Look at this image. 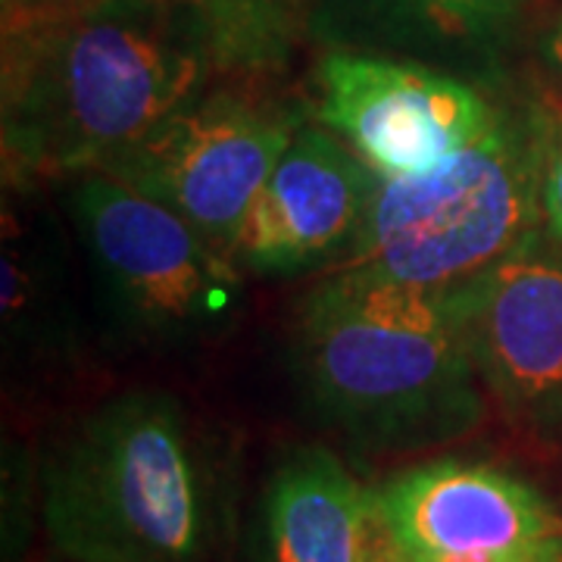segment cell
Wrapping results in <instances>:
<instances>
[{
    "label": "cell",
    "mask_w": 562,
    "mask_h": 562,
    "mask_svg": "<svg viewBox=\"0 0 562 562\" xmlns=\"http://www.w3.org/2000/svg\"><path fill=\"white\" fill-rule=\"evenodd\" d=\"M543 110L506 106L469 147L428 172L379 184L341 269L453 288L543 232Z\"/></svg>",
    "instance_id": "277c9868"
},
{
    "label": "cell",
    "mask_w": 562,
    "mask_h": 562,
    "mask_svg": "<svg viewBox=\"0 0 562 562\" xmlns=\"http://www.w3.org/2000/svg\"><path fill=\"white\" fill-rule=\"evenodd\" d=\"M360 562H413L409 553L403 550L397 538L387 531V525L382 522V516L372 506L369 516V528H366V543H362V560Z\"/></svg>",
    "instance_id": "2e32d148"
},
{
    "label": "cell",
    "mask_w": 562,
    "mask_h": 562,
    "mask_svg": "<svg viewBox=\"0 0 562 562\" xmlns=\"http://www.w3.org/2000/svg\"><path fill=\"white\" fill-rule=\"evenodd\" d=\"M3 201V347L13 366L63 360L76 341L66 266L44 216Z\"/></svg>",
    "instance_id": "4fadbf2b"
},
{
    "label": "cell",
    "mask_w": 562,
    "mask_h": 562,
    "mask_svg": "<svg viewBox=\"0 0 562 562\" xmlns=\"http://www.w3.org/2000/svg\"><path fill=\"white\" fill-rule=\"evenodd\" d=\"M69 216L106 310L140 341L191 344L232 325L241 266L160 201L106 172L72 179Z\"/></svg>",
    "instance_id": "5b68a950"
},
{
    "label": "cell",
    "mask_w": 562,
    "mask_h": 562,
    "mask_svg": "<svg viewBox=\"0 0 562 562\" xmlns=\"http://www.w3.org/2000/svg\"><path fill=\"white\" fill-rule=\"evenodd\" d=\"M379 184L335 132L303 125L250 206L232 260L266 279L347 260Z\"/></svg>",
    "instance_id": "30bf717a"
},
{
    "label": "cell",
    "mask_w": 562,
    "mask_h": 562,
    "mask_svg": "<svg viewBox=\"0 0 562 562\" xmlns=\"http://www.w3.org/2000/svg\"><path fill=\"white\" fill-rule=\"evenodd\" d=\"M450 291L487 394L525 428L562 435L560 244L538 232Z\"/></svg>",
    "instance_id": "ba28073f"
},
{
    "label": "cell",
    "mask_w": 562,
    "mask_h": 562,
    "mask_svg": "<svg viewBox=\"0 0 562 562\" xmlns=\"http://www.w3.org/2000/svg\"><path fill=\"white\" fill-rule=\"evenodd\" d=\"M519 16L522 0H313L306 32L472 79L497 69Z\"/></svg>",
    "instance_id": "8fae6325"
},
{
    "label": "cell",
    "mask_w": 562,
    "mask_h": 562,
    "mask_svg": "<svg viewBox=\"0 0 562 562\" xmlns=\"http://www.w3.org/2000/svg\"><path fill=\"white\" fill-rule=\"evenodd\" d=\"M41 519L72 562H201L210 506L181 403L128 391L81 416L41 469Z\"/></svg>",
    "instance_id": "3957f363"
},
{
    "label": "cell",
    "mask_w": 562,
    "mask_h": 562,
    "mask_svg": "<svg viewBox=\"0 0 562 562\" xmlns=\"http://www.w3.org/2000/svg\"><path fill=\"white\" fill-rule=\"evenodd\" d=\"M422 562H501V560H491V557H431V560H422Z\"/></svg>",
    "instance_id": "d6986e66"
},
{
    "label": "cell",
    "mask_w": 562,
    "mask_h": 562,
    "mask_svg": "<svg viewBox=\"0 0 562 562\" xmlns=\"http://www.w3.org/2000/svg\"><path fill=\"white\" fill-rule=\"evenodd\" d=\"M66 0H3V16H13V13H29V10H44V7H57Z\"/></svg>",
    "instance_id": "ac0fdd59"
},
{
    "label": "cell",
    "mask_w": 562,
    "mask_h": 562,
    "mask_svg": "<svg viewBox=\"0 0 562 562\" xmlns=\"http://www.w3.org/2000/svg\"><path fill=\"white\" fill-rule=\"evenodd\" d=\"M497 110L472 79L403 57L328 47L316 66V120L382 181L435 169Z\"/></svg>",
    "instance_id": "52a82bcc"
},
{
    "label": "cell",
    "mask_w": 562,
    "mask_h": 562,
    "mask_svg": "<svg viewBox=\"0 0 562 562\" xmlns=\"http://www.w3.org/2000/svg\"><path fill=\"white\" fill-rule=\"evenodd\" d=\"M372 506L409 560L560 562L562 519L538 487L487 462L431 460L372 487Z\"/></svg>",
    "instance_id": "9c48e42d"
},
{
    "label": "cell",
    "mask_w": 562,
    "mask_h": 562,
    "mask_svg": "<svg viewBox=\"0 0 562 562\" xmlns=\"http://www.w3.org/2000/svg\"><path fill=\"white\" fill-rule=\"evenodd\" d=\"M203 22L222 72H269L291 57L313 0H176Z\"/></svg>",
    "instance_id": "5bb4252c"
},
{
    "label": "cell",
    "mask_w": 562,
    "mask_h": 562,
    "mask_svg": "<svg viewBox=\"0 0 562 562\" xmlns=\"http://www.w3.org/2000/svg\"><path fill=\"white\" fill-rule=\"evenodd\" d=\"M222 72L176 0H66L3 16V184L103 172Z\"/></svg>",
    "instance_id": "6da1fadb"
},
{
    "label": "cell",
    "mask_w": 562,
    "mask_h": 562,
    "mask_svg": "<svg viewBox=\"0 0 562 562\" xmlns=\"http://www.w3.org/2000/svg\"><path fill=\"white\" fill-rule=\"evenodd\" d=\"M543 110V166L541 210L543 232L562 247V103L541 101Z\"/></svg>",
    "instance_id": "9a60e30c"
},
{
    "label": "cell",
    "mask_w": 562,
    "mask_h": 562,
    "mask_svg": "<svg viewBox=\"0 0 562 562\" xmlns=\"http://www.w3.org/2000/svg\"><path fill=\"white\" fill-rule=\"evenodd\" d=\"M303 128L297 110L238 91H201L103 172L191 222L222 254Z\"/></svg>",
    "instance_id": "8992f818"
},
{
    "label": "cell",
    "mask_w": 562,
    "mask_h": 562,
    "mask_svg": "<svg viewBox=\"0 0 562 562\" xmlns=\"http://www.w3.org/2000/svg\"><path fill=\"white\" fill-rule=\"evenodd\" d=\"M560 562H562V560H560Z\"/></svg>",
    "instance_id": "ffe728a7"
},
{
    "label": "cell",
    "mask_w": 562,
    "mask_h": 562,
    "mask_svg": "<svg viewBox=\"0 0 562 562\" xmlns=\"http://www.w3.org/2000/svg\"><path fill=\"white\" fill-rule=\"evenodd\" d=\"M541 57H543V66H547V69L557 76V81L562 85V7H560V13L550 20V25L543 29Z\"/></svg>",
    "instance_id": "e0dca14e"
},
{
    "label": "cell",
    "mask_w": 562,
    "mask_h": 562,
    "mask_svg": "<svg viewBox=\"0 0 562 562\" xmlns=\"http://www.w3.org/2000/svg\"><path fill=\"white\" fill-rule=\"evenodd\" d=\"M291 366L316 419L362 450H422L484 419L450 288L338 269L297 306Z\"/></svg>",
    "instance_id": "7a4b0ae2"
},
{
    "label": "cell",
    "mask_w": 562,
    "mask_h": 562,
    "mask_svg": "<svg viewBox=\"0 0 562 562\" xmlns=\"http://www.w3.org/2000/svg\"><path fill=\"white\" fill-rule=\"evenodd\" d=\"M369 516L372 491L331 450H291L262 491L260 562H360Z\"/></svg>",
    "instance_id": "7c38bea8"
}]
</instances>
